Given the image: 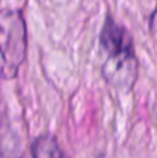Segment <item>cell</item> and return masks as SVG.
I'll use <instances>...</instances> for the list:
<instances>
[{"label": "cell", "mask_w": 157, "mask_h": 158, "mask_svg": "<svg viewBox=\"0 0 157 158\" xmlns=\"http://www.w3.org/2000/svg\"><path fill=\"white\" fill-rule=\"evenodd\" d=\"M32 154L35 157H63V151L58 147L57 140L53 136H40L32 146Z\"/></svg>", "instance_id": "3"}, {"label": "cell", "mask_w": 157, "mask_h": 158, "mask_svg": "<svg viewBox=\"0 0 157 158\" xmlns=\"http://www.w3.org/2000/svg\"><path fill=\"white\" fill-rule=\"evenodd\" d=\"M102 75L111 87L120 92L132 90L138 79V60L134 46L107 52V58L102 65Z\"/></svg>", "instance_id": "2"}, {"label": "cell", "mask_w": 157, "mask_h": 158, "mask_svg": "<svg viewBox=\"0 0 157 158\" xmlns=\"http://www.w3.org/2000/svg\"><path fill=\"white\" fill-rule=\"evenodd\" d=\"M27 56V27L19 11H0V79L17 75Z\"/></svg>", "instance_id": "1"}, {"label": "cell", "mask_w": 157, "mask_h": 158, "mask_svg": "<svg viewBox=\"0 0 157 158\" xmlns=\"http://www.w3.org/2000/svg\"><path fill=\"white\" fill-rule=\"evenodd\" d=\"M150 32L157 39V10L152 14V18H150Z\"/></svg>", "instance_id": "4"}]
</instances>
